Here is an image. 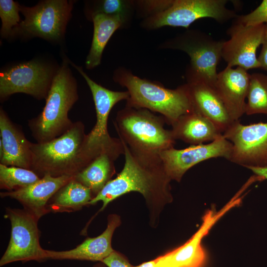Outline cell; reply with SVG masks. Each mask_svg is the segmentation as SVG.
Wrapping results in <instances>:
<instances>
[{
    "mask_svg": "<svg viewBox=\"0 0 267 267\" xmlns=\"http://www.w3.org/2000/svg\"><path fill=\"white\" fill-rule=\"evenodd\" d=\"M74 176L54 177L45 175L36 182L27 187L11 191L0 192L2 198L9 197L19 201L24 209L38 220L49 211L47 204L51 197Z\"/></svg>",
    "mask_w": 267,
    "mask_h": 267,
    "instance_id": "obj_16",
    "label": "cell"
},
{
    "mask_svg": "<svg viewBox=\"0 0 267 267\" xmlns=\"http://www.w3.org/2000/svg\"><path fill=\"white\" fill-rule=\"evenodd\" d=\"M232 144L229 161L246 167H267V122L235 121L222 134Z\"/></svg>",
    "mask_w": 267,
    "mask_h": 267,
    "instance_id": "obj_13",
    "label": "cell"
},
{
    "mask_svg": "<svg viewBox=\"0 0 267 267\" xmlns=\"http://www.w3.org/2000/svg\"><path fill=\"white\" fill-rule=\"evenodd\" d=\"M87 134L81 121L74 122L71 128L60 136L44 143L30 144V170L41 178L75 176L83 166L81 152Z\"/></svg>",
    "mask_w": 267,
    "mask_h": 267,
    "instance_id": "obj_4",
    "label": "cell"
},
{
    "mask_svg": "<svg viewBox=\"0 0 267 267\" xmlns=\"http://www.w3.org/2000/svg\"><path fill=\"white\" fill-rule=\"evenodd\" d=\"M93 197L91 190L74 178L51 197L47 209L49 212H74L88 205Z\"/></svg>",
    "mask_w": 267,
    "mask_h": 267,
    "instance_id": "obj_24",
    "label": "cell"
},
{
    "mask_svg": "<svg viewBox=\"0 0 267 267\" xmlns=\"http://www.w3.org/2000/svg\"><path fill=\"white\" fill-rule=\"evenodd\" d=\"M0 164L30 170L31 153L30 142L22 131L0 109Z\"/></svg>",
    "mask_w": 267,
    "mask_h": 267,
    "instance_id": "obj_18",
    "label": "cell"
},
{
    "mask_svg": "<svg viewBox=\"0 0 267 267\" xmlns=\"http://www.w3.org/2000/svg\"><path fill=\"white\" fill-rule=\"evenodd\" d=\"M223 43L202 31L192 29L169 39L161 46L183 51L189 56L185 74L187 83L203 82L214 87Z\"/></svg>",
    "mask_w": 267,
    "mask_h": 267,
    "instance_id": "obj_6",
    "label": "cell"
},
{
    "mask_svg": "<svg viewBox=\"0 0 267 267\" xmlns=\"http://www.w3.org/2000/svg\"><path fill=\"white\" fill-rule=\"evenodd\" d=\"M171 126L176 140L191 145L211 142L222 135L211 121L193 111L181 116Z\"/></svg>",
    "mask_w": 267,
    "mask_h": 267,
    "instance_id": "obj_21",
    "label": "cell"
},
{
    "mask_svg": "<svg viewBox=\"0 0 267 267\" xmlns=\"http://www.w3.org/2000/svg\"><path fill=\"white\" fill-rule=\"evenodd\" d=\"M65 58L53 79L41 113L30 120L28 126L38 143L51 140L72 126L68 113L78 99L77 83Z\"/></svg>",
    "mask_w": 267,
    "mask_h": 267,
    "instance_id": "obj_3",
    "label": "cell"
},
{
    "mask_svg": "<svg viewBox=\"0 0 267 267\" xmlns=\"http://www.w3.org/2000/svg\"><path fill=\"white\" fill-rule=\"evenodd\" d=\"M250 78L247 71L240 67L226 66L218 73L215 89L234 121L245 114Z\"/></svg>",
    "mask_w": 267,
    "mask_h": 267,
    "instance_id": "obj_17",
    "label": "cell"
},
{
    "mask_svg": "<svg viewBox=\"0 0 267 267\" xmlns=\"http://www.w3.org/2000/svg\"><path fill=\"white\" fill-rule=\"evenodd\" d=\"M232 149V143L222 135L209 143L165 150L159 156L170 179L179 182L189 169L201 162L218 157L228 160Z\"/></svg>",
    "mask_w": 267,
    "mask_h": 267,
    "instance_id": "obj_14",
    "label": "cell"
},
{
    "mask_svg": "<svg viewBox=\"0 0 267 267\" xmlns=\"http://www.w3.org/2000/svg\"><path fill=\"white\" fill-rule=\"evenodd\" d=\"M88 3L86 13L90 20L92 16L97 14L118 16L122 18L126 26L135 10L134 0H103L90 1Z\"/></svg>",
    "mask_w": 267,
    "mask_h": 267,
    "instance_id": "obj_26",
    "label": "cell"
},
{
    "mask_svg": "<svg viewBox=\"0 0 267 267\" xmlns=\"http://www.w3.org/2000/svg\"><path fill=\"white\" fill-rule=\"evenodd\" d=\"M193 110L211 121L222 134L235 122L215 87L203 82L185 84Z\"/></svg>",
    "mask_w": 267,
    "mask_h": 267,
    "instance_id": "obj_19",
    "label": "cell"
},
{
    "mask_svg": "<svg viewBox=\"0 0 267 267\" xmlns=\"http://www.w3.org/2000/svg\"><path fill=\"white\" fill-rule=\"evenodd\" d=\"M40 178L31 170L0 164V188L7 191L27 187L36 182Z\"/></svg>",
    "mask_w": 267,
    "mask_h": 267,
    "instance_id": "obj_27",
    "label": "cell"
},
{
    "mask_svg": "<svg viewBox=\"0 0 267 267\" xmlns=\"http://www.w3.org/2000/svg\"><path fill=\"white\" fill-rule=\"evenodd\" d=\"M73 3V0H44L31 7L20 5L24 19L13 29L10 38L38 37L61 42L71 17Z\"/></svg>",
    "mask_w": 267,
    "mask_h": 267,
    "instance_id": "obj_8",
    "label": "cell"
},
{
    "mask_svg": "<svg viewBox=\"0 0 267 267\" xmlns=\"http://www.w3.org/2000/svg\"><path fill=\"white\" fill-rule=\"evenodd\" d=\"M227 0H174L167 9L145 18L141 26L147 30L164 26L188 28L198 19L210 18L223 23L237 17L226 7Z\"/></svg>",
    "mask_w": 267,
    "mask_h": 267,
    "instance_id": "obj_9",
    "label": "cell"
},
{
    "mask_svg": "<svg viewBox=\"0 0 267 267\" xmlns=\"http://www.w3.org/2000/svg\"><path fill=\"white\" fill-rule=\"evenodd\" d=\"M173 1L174 0H134L135 10L145 19L167 9Z\"/></svg>",
    "mask_w": 267,
    "mask_h": 267,
    "instance_id": "obj_29",
    "label": "cell"
},
{
    "mask_svg": "<svg viewBox=\"0 0 267 267\" xmlns=\"http://www.w3.org/2000/svg\"><path fill=\"white\" fill-rule=\"evenodd\" d=\"M113 80L127 89L129 97L126 106L145 109L161 114L172 126L182 115L193 111L185 84L175 89L134 75L124 67L116 69Z\"/></svg>",
    "mask_w": 267,
    "mask_h": 267,
    "instance_id": "obj_2",
    "label": "cell"
},
{
    "mask_svg": "<svg viewBox=\"0 0 267 267\" xmlns=\"http://www.w3.org/2000/svg\"><path fill=\"white\" fill-rule=\"evenodd\" d=\"M235 20L246 26L267 24V0H264L254 10L245 15H238Z\"/></svg>",
    "mask_w": 267,
    "mask_h": 267,
    "instance_id": "obj_30",
    "label": "cell"
},
{
    "mask_svg": "<svg viewBox=\"0 0 267 267\" xmlns=\"http://www.w3.org/2000/svg\"><path fill=\"white\" fill-rule=\"evenodd\" d=\"M120 224V219L116 215L108 217L106 229L100 235L88 238L76 248L67 251H55L46 250L47 259L77 260L101 261L114 250L111 240L115 229Z\"/></svg>",
    "mask_w": 267,
    "mask_h": 267,
    "instance_id": "obj_20",
    "label": "cell"
},
{
    "mask_svg": "<svg viewBox=\"0 0 267 267\" xmlns=\"http://www.w3.org/2000/svg\"><path fill=\"white\" fill-rule=\"evenodd\" d=\"M58 68L38 59L21 62L0 72V100L23 93L38 100L46 99Z\"/></svg>",
    "mask_w": 267,
    "mask_h": 267,
    "instance_id": "obj_10",
    "label": "cell"
},
{
    "mask_svg": "<svg viewBox=\"0 0 267 267\" xmlns=\"http://www.w3.org/2000/svg\"><path fill=\"white\" fill-rule=\"evenodd\" d=\"M74 67L83 76L91 91L94 101L96 123L87 134L81 152L83 169L101 153L123 147L119 138L111 137L108 131L107 122L110 111L114 105L129 97V92L116 91L106 89L91 79L82 67L75 64Z\"/></svg>",
    "mask_w": 267,
    "mask_h": 267,
    "instance_id": "obj_7",
    "label": "cell"
},
{
    "mask_svg": "<svg viewBox=\"0 0 267 267\" xmlns=\"http://www.w3.org/2000/svg\"><path fill=\"white\" fill-rule=\"evenodd\" d=\"M265 24L246 26L235 20L227 29L230 36L223 41L222 58L227 66L240 67L248 70L260 68L256 53L262 44Z\"/></svg>",
    "mask_w": 267,
    "mask_h": 267,
    "instance_id": "obj_15",
    "label": "cell"
},
{
    "mask_svg": "<svg viewBox=\"0 0 267 267\" xmlns=\"http://www.w3.org/2000/svg\"><path fill=\"white\" fill-rule=\"evenodd\" d=\"M113 123L119 138L138 152L159 155L174 147L176 139L171 130L164 128V117L148 110L126 106L117 112Z\"/></svg>",
    "mask_w": 267,
    "mask_h": 267,
    "instance_id": "obj_5",
    "label": "cell"
},
{
    "mask_svg": "<svg viewBox=\"0 0 267 267\" xmlns=\"http://www.w3.org/2000/svg\"><path fill=\"white\" fill-rule=\"evenodd\" d=\"M124 153L123 147L101 153L76 174L74 179L90 189L94 197L111 180L115 173L114 162Z\"/></svg>",
    "mask_w": 267,
    "mask_h": 267,
    "instance_id": "obj_22",
    "label": "cell"
},
{
    "mask_svg": "<svg viewBox=\"0 0 267 267\" xmlns=\"http://www.w3.org/2000/svg\"><path fill=\"white\" fill-rule=\"evenodd\" d=\"M120 139L124 150V167L117 177L108 181L88 205L102 201V211L113 200L132 191L141 193L149 204H165L171 202L172 180L159 155L138 152Z\"/></svg>",
    "mask_w": 267,
    "mask_h": 267,
    "instance_id": "obj_1",
    "label": "cell"
},
{
    "mask_svg": "<svg viewBox=\"0 0 267 267\" xmlns=\"http://www.w3.org/2000/svg\"><path fill=\"white\" fill-rule=\"evenodd\" d=\"M11 222V235L0 266L13 262L47 259V251L40 245L38 219L25 209L7 208L5 216Z\"/></svg>",
    "mask_w": 267,
    "mask_h": 267,
    "instance_id": "obj_11",
    "label": "cell"
},
{
    "mask_svg": "<svg viewBox=\"0 0 267 267\" xmlns=\"http://www.w3.org/2000/svg\"><path fill=\"white\" fill-rule=\"evenodd\" d=\"M20 6L18 2L12 0H0V34L2 38H10L13 29L20 22Z\"/></svg>",
    "mask_w": 267,
    "mask_h": 267,
    "instance_id": "obj_28",
    "label": "cell"
},
{
    "mask_svg": "<svg viewBox=\"0 0 267 267\" xmlns=\"http://www.w3.org/2000/svg\"><path fill=\"white\" fill-rule=\"evenodd\" d=\"M245 168L251 170L255 174L256 180L267 179V167H246Z\"/></svg>",
    "mask_w": 267,
    "mask_h": 267,
    "instance_id": "obj_33",
    "label": "cell"
},
{
    "mask_svg": "<svg viewBox=\"0 0 267 267\" xmlns=\"http://www.w3.org/2000/svg\"><path fill=\"white\" fill-rule=\"evenodd\" d=\"M238 204L237 200L232 198L218 211L215 205H212L203 216L198 230L183 245L153 260L134 267H203L207 255L201 244L202 239L219 220Z\"/></svg>",
    "mask_w": 267,
    "mask_h": 267,
    "instance_id": "obj_12",
    "label": "cell"
},
{
    "mask_svg": "<svg viewBox=\"0 0 267 267\" xmlns=\"http://www.w3.org/2000/svg\"><path fill=\"white\" fill-rule=\"evenodd\" d=\"M262 47L258 57L260 68L267 71V24H265L264 35L262 42Z\"/></svg>",
    "mask_w": 267,
    "mask_h": 267,
    "instance_id": "obj_32",
    "label": "cell"
},
{
    "mask_svg": "<svg viewBox=\"0 0 267 267\" xmlns=\"http://www.w3.org/2000/svg\"><path fill=\"white\" fill-rule=\"evenodd\" d=\"M101 262L107 267H134L123 256L115 251Z\"/></svg>",
    "mask_w": 267,
    "mask_h": 267,
    "instance_id": "obj_31",
    "label": "cell"
},
{
    "mask_svg": "<svg viewBox=\"0 0 267 267\" xmlns=\"http://www.w3.org/2000/svg\"><path fill=\"white\" fill-rule=\"evenodd\" d=\"M245 114L267 115V75L260 73L250 74Z\"/></svg>",
    "mask_w": 267,
    "mask_h": 267,
    "instance_id": "obj_25",
    "label": "cell"
},
{
    "mask_svg": "<svg viewBox=\"0 0 267 267\" xmlns=\"http://www.w3.org/2000/svg\"><path fill=\"white\" fill-rule=\"evenodd\" d=\"M102 267L100 266V267Z\"/></svg>",
    "mask_w": 267,
    "mask_h": 267,
    "instance_id": "obj_34",
    "label": "cell"
},
{
    "mask_svg": "<svg viewBox=\"0 0 267 267\" xmlns=\"http://www.w3.org/2000/svg\"><path fill=\"white\" fill-rule=\"evenodd\" d=\"M93 23V33L91 46L85 64L88 69L98 66L101 62L104 49L114 32L126 26L120 16L97 14L91 18Z\"/></svg>",
    "mask_w": 267,
    "mask_h": 267,
    "instance_id": "obj_23",
    "label": "cell"
}]
</instances>
